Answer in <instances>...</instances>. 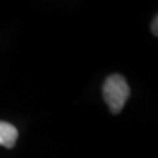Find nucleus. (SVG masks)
Returning <instances> with one entry per match:
<instances>
[{
    "label": "nucleus",
    "mask_w": 158,
    "mask_h": 158,
    "mask_svg": "<svg viewBox=\"0 0 158 158\" xmlns=\"http://www.w3.org/2000/svg\"><path fill=\"white\" fill-rule=\"evenodd\" d=\"M129 86L124 77L115 74L106 79L104 86H103V96H104V100L111 112H120L124 108L128 98H129Z\"/></svg>",
    "instance_id": "obj_1"
},
{
    "label": "nucleus",
    "mask_w": 158,
    "mask_h": 158,
    "mask_svg": "<svg viewBox=\"0 0 158 158\" xmlns=\"http://www.w3.org/2000/svg\"><path fill=\"white\" fill-rule=\"evenodd\" d=\"M19 132L12 124L0 121V145L6 148H13L17 141Z\"/></svg>",
    "instance_id": "obj_2"
},
{
    "label": "nucleus",
    "mask_w": 158,
    "mask_h": 158,
    "mask_svg": "<svg viewBox=\"0 0 158 158\" xmlns=\"http://www.w3.org/2000/svg\"><path fill=\"white\" fill-rule=\"evenodd\" d=\"M157 25H158V17L156 16L154 20H153V23H152V32H153V34H154V36H157V34H158V28H157Z\"/></svg>",
    "instance_id": "obj_3"
}]
</instances>
